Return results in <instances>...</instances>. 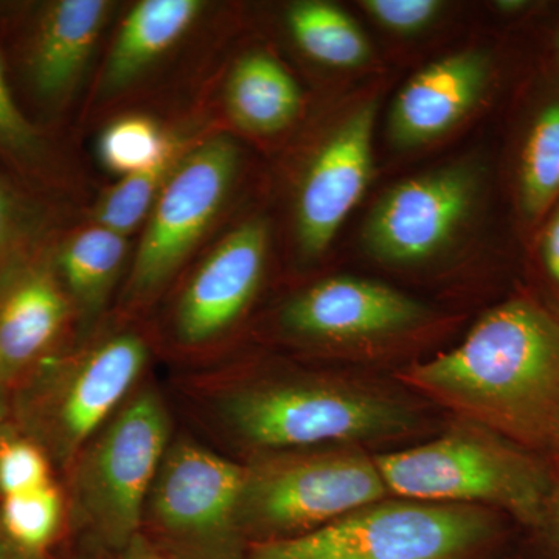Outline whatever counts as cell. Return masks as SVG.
<instances>
[{
    "instance_id": "obj_1",
    "label": "cell",
    "mask_w": 559,
    "mask_h": 559,
    "mask_svg": "<svg viewBox=\"0 0 559 559\" xmlns=\"http://www.w3.org/2000/svg\"><path fill=\"white\" fill-rule=\"evenodd\" d=\"M180 392L194 419L240 462L305 448L367 450L437 430L432 404L396 380L230 364L194 371Z\"/></svg>"
},
{
    "instance_id": "obj_2",
    "label": "cell",
    "mask_w": 559,
    "mask_h": 559,
    "mask_svg": "<svg viewBox=\"0 0 559 559\" xmlns=\"http://www.w3.org/2000/svg\"><path fill=\"white\" fill-rule=\"evenodd\" d=\"M396 381L451 418L557 454L559 318L535 297L496 305L457 347L399 370Z\"/></svg>"
},
{
    "instance_id": "obj_3",
    "label": "cell",
    "mask_w": 559,
    "mask_h": 559,
    "mask_svg": "<svg viewBox=\"0 0 559 559\" xmlns=\"http://www.w3.org/2000/svg\"><path fill=\"white\" fill-rule=\"evenodd\" d=\"M153 337L109 314L76 337L10 400V419L46 450L60 476L148 378Z\"/></svg>"
},
{
    "instance_id": "obj_4",
    "label": "cell",
    "mask_w": 559,
    "mask_h": 559,
    "mask_svg": "<svg viewBox=\"0 0 559 559\" xmlns=\"http://www.w3.org/2000/svg\"><path fill=\"white\" fill-rule=\"evenodd\" d=\"M175 433L167 396L145 378L61 477L69 547L100 557L139 535L143 507Z\"/></svg>"
},
{
    "instance_id": "obj_5",
    "label": "cell",
    "mask_w": 559,
    "mask_h": 559,
    "mask_svg": "<svg viewBox=\"0 0 559 559\" xmlns=\"http://www.w3.org/2000/svg\"><path fill=\"white\" fill-rule=\"evenodd\" d=\"M521 533L498 510L390 496L246 559H516Z\"/></svg>"
},
{
    "instance_id": "obj_6",
    "label": "cell",
    "mask_w": 559,
    "mask_h": 559,
    "mask_svg": "<svg viewBox=\"0 0 559 559\" xmlns=\"http://www.w3.org/2000/svg\"><path fill=\"white\" fill-rule=\"evenodd\" d=\"M374 462L393 498L498 510L522 532L538 521L554 479L550 459L459 418Z\"/></svg>"
},
{
    "instance_id": "obj_7",
    "label": "cell",
    "mask_w": 559,
    "mask_h": 559,
    "mask_svg": "<svg viewBox=\"0 0 559 559\" xmlns=\"http://www.w3.org/2000/svg\"><path fill=\"white\" fill-rule=\"evenodd\" d=\"M241 463V524L249 547L307 535L390 498L374 454L362 448H305Z\"/></svg>"
},
{
    "instance_id": "obj_8",
    "label": "cell",
    "mask_w": 559,
    "mask_h": 559,
    "mask_svg": "<svg viewBox=\"0 0 559 559\" xmlns=\"http://www.w3.org/2000/svg\"><path fill=\"white\" fill-rule=\"evenodd\" d=\"M240 168L241 150L229 135H204L187 154L143 224L114 318L140 322L173 289L229 202Z\"/></svg>"
},
{
    "instance_id": "obj_9",
    "label": "cell",
    "mask_w": 559,
    "mask_h": 559,
    "mask_svg": "<svg viewBox=\"0 0 559 559\" xmlns=\"http://www.w3.org/2000/svg\"><path fill=\"white\" fill-rule=\"evenodd\" d=\"M242 463L175 433L143 507L140 533L170 559H246Z\"/></svg>"
},
{
    "instance_id": "obj_10",
    "label": "cell",
    "mask_w": 559,
    "mask_h": 559,
    "mask_svg": "<svg viewBox=\"0 0 559 559\" xmlns=\"http://www.w3.org/2000/svg\"><path fill=\"white\" fill-rule=\"evenodd\" d=\"M271 231L263 218L242 221L207 250L180 283L165 319V344L207 364L248 316L263 285Z\"/></svg>"
},
{
    "instance_id": "obj_11",
    "label": "cell",
    "mask_w": 559,
    "mask_h": 559,
    "mask_svg": "<svg viewBox=\"0 0 559 559\" xmlns=\"http://www.w3.org/2000/svg\"><path fill=\"white\" fill-rule=\"evenodd\" d=\"M79 334L55 245L39 238L0 267V389L9 403Z\"/></svg>"
},
{
    "instance_id": "obj_12",
    "label": "cell",
    "mask_w": 559,
    "mask_h": 559,
    "mask_svg": "<svg viewBox=\"0 0 559 559\" xmlns=\"http://www.w3.org/2000/svg\"><path fill=\"white\" fill-rule=\"evenodd\" d=\"M430 319L425 304L392 286L330 277L283 301L275 325L283 340L300 347L336 348L403 336Z\"/></svg>"
},
{
    "instance_id": "obj_13",
    "label": "cell",
    "mask_w": 559,
    "mask_h": 559,
    "mask_svg": "<svg viewBox=\"0 0 559 559\" xmlns=\"http://www.w3.org/2000/svg\"><path fill=\"white\" fill-rule=\"evenodd\" d=\"M479 194V176L454 165L396 183L371 210L364 242L389 264H417L447 248L468 221Z\"/></svg>"
},
{
    "instance_id": "obj_14",
    "label": "cell",
    "mask_w": 559,
    "mask_h": 559,
    "mask_svg": "<svg viewBox=\"0 0 559 559\" xmlns=\"http://www.w3.org/2000/svg\"><path fill=\"white\" fill-rule=\"evenodd\" d=\"M377 103L353 110L330 132L301 173L294 200V234L301 259L326 252L366 194L373 171Z\"/></svg>"
},
{
    "instance_id": "obj_15",
    "label": "cell",
    "mask_w": 559,
    "mask_h": 559,
    "mask_svg": "<svg viewBox=\"0 0 559 559\" xmlns=\"http://www.w3.org/2000/svg\"><path fill=\"white\" fill-rule=\"evenodd\" d=\"M114 11L109 0H51L36 10L21 51L22 73L36 100L47 108L72 100Z\"/></svg>"
},
{
    "instance_id": "obj_16",
    "label": "cell",
    "mask_w": 559,
    "mask_h": 559,
    "mask_svg": "<svg viewBox=\"0 0 559 559\" xmlns=\"http://www.w3.org/2000/svg\"><path fill=\"white\" fill-rule=\"evenodd\" d=\"M489 79L491 62L477 50L459 51L419 70L390 109L393 145L415 148L447 134L479 105Z\"/></svg>"
},
{
    "instance_id": "obj_17",
    "label": "cell",
    "mask_w": 559,
    "mask_h": 559,
    "mask_svg": "<svg viewBox=\"0 0 559 559\" xmlns=\"http://www.w3.org/2000/svg\"><path fill=\"white\" fill-rule=\"evenodd\" d=\"M207 3L202 0H142L120 22L103 61L95 95L110 100L139 83L143 76L178 49L202 20Z\"/></svg>"
},
{
    "instance_id": "obj_18",
    "label": "cell",
    "mask_w": 559,
    "mask_h": 559,
    "mask_svg": "<svg viewBox=\"0 0 559 559\" xmlns=\"http://www.w3.org/2000/svg\"><path fill=\"white\" fill-rule=\"evenodd\" d=\"M131 259L130 237L90 221L55 245L58 272L79 318V336L108 318Z\"/></svg>"
},
{
    "instance_id": "obj_19",
    "label": "cell",
    "mask_w": 559,
    "mask_h": 559,
    "mask_svg": "<svg viewBox=\"0 0 559 559\" xmlns=\"http://www.w3.org/2000/svg\"><path fill=\"white\" fill-rule=\"evenodd\" d=\"M224 105L230 120L242 131L274 135L297 120L304 97L296 79L274 55L253 50L231 68L224 87Z\"/></svg>"
},
{
    "instance_id": "obj_20",
    "label": "cell",
    "mask_w": 559,
    "mask_h": 559,
    "mask_svg": "<svg viewBox=\"0 0 559 559\" xmlns=\"http://www.w3.org/2000/svg\"><path fill=\"white\" fill-rule=\"evenodd\" d=\"M286 22L297 47L320 64L352 69L369 61V39L353 17L333 3L296 2L289 7Z\"/></svg>"
},
{
    "instance_id": "obj_21",
    "label": "cell",
    "mask_w": 559,
    "mask_h": 559,
    "mask_svg": "<svg viewBox=\"0 0 559 559\" xmlns=\"http://www.w3.org/2000/svg\"><path fill=\"white\" fill-rule=\"evenodd\" d=\"M201 135H190L173 151L167 159L159 165L139 175L127 176L119 182L103 191L95 204L87 213L90 223L102 224L130 237L132 231L140 229L148 218L151 209L156 204L162 190L165 189L173 175L178 171L180 164L186 159L198 143Z\"/></svg>"
},
{
    "instance_id": "obj_22",
    "label": "cell",
    "mask_w": 559,
    "mask_h": 559,
    "mask_svg": "<svg viewBox=\"0 0 559 559\" xmlns=\"http://www.w3.org/2000/svg\"><path fill=\"white\" fill-rule=\"evenodd\" d=\"M189 134L167 131L146 114H124L110 121L98 140V157L114 175H139L159 165Z\"/></svg>"
},
{
    "instance_id": "obj_23",
    "label": "cell",
    "mask_w": 559,
    "mask_h": 559,
    "mask_svg": "<svg viewBox=\"0 0 559 559\" xmlns=\"http://www.w3.org/2000/svg\"><path fill=\"white\" fill-rule=\"evenodd\" d=\"M521 207L543 216L559 198V103L540 110L530 128L520 173Z\"/></svg>"
},
{
    "instance_id": "obj_24",
    "label": "cell",
    "mask_w": 559,
    "mask_h": 559,
    "mask_svg": "<svg viewBox=\"0 0 559 559\" xmlns=\"http://www.w3.org/2000/svg\"><path fill=\"white\" fill-rule=\"evenodd\" d=\"M0 156L14 170L35 182H47L51 175L49 143L27 119L11 92L5 68L0 61Z\"/></svg>"
},
{
    "instance_id": "obj_25",
    "label": "cell",
    "mask_w": 559,
    "mask_h": 559,
    "mask_svg": "<svg viewBox=\"0 0 559 559\" xmlns=\"http://www.w3.org/2000/svg\"><path fill=\"white\" fill-rule=\"evenodd\" d=\"M43 238L35 213L7 180L0 178V267Z\"/></svg>"
},
{
    "instance_id": "obj_26",
    "label": "cell",
    "mask_w": 559,
    "mask_h": 559,
    "mask_svg": "<svg viewBox=\"0 0 559 559\" xmlns=\"http://www.w3.org/2000/svg\"><path fill=\"white\" fill-rule=\"evenodd\" d=\"M554 479L538 521L521 533L516 559H559V459H550Z\"/></svg>"
},
{
    "instance_id": "obj_27",
    "label": "cell",
    "mask_w": 559,
    "mask_h": 559,
    "mask_svg": "<svg viewBox=\"0 0 559 559\" xmlns=\"http://www.w3.org/2000/svg\"><path fill=\"white\" fill-rule=\"evenodd\" d=\"M362 9L388 31L412 35L432 24L443 10V3L439 0H366Z\"/></svg>"
},
{
    "instance_id": "obj_28",
    "label": "cell",
    "mask_w": 559,
    "mask_h": 559,
    "mask_svg": "<svg viewBox=\"0 0 559 559\" xmlns=\"http://www.w3.org/2000/svg\"><path fill=\"white\" fill-rule=\"evenodd\" d=\"M540 260L546 277L559 297V205L544 230Z\"/></svg>"
},
{
    "instance_id": "obj_29",
    "label": "cell",
    "mask_w": 559,
    "mask_h": 559,
    "mask_svg": "<svg viewBox=\"0 0 559 559\" xmlns=\"http://www.w3.org/2000/svg\"><path fill=\"white\" fill-rule=\"evenodd\" d=\"M92 557V555H91ZM95 559H170L162 555L159 550L154 549L153 546L143 538L142 535L135 536L127 546L110 554L94 557Z\"/></svg>"
},
{
    "instance_id": "obj_30",
    "label": "cell",
    "mask_w": 559,
    "mask_h": 559,
    "mask_svg": "<svg viewBox=\"0 0 559 559\" xmlns=\"http://www.w3.org/2000/svg\"><path fill=\"white\" fill-rule=\"evenodd\" d=\"M0 559H27L11 544L9 536L3 532L2 524H0Z\"/></svg>"
},
{
    "instance_id": "obj_31",
    "label": "cell",
    "mask_w": 559,
    "mask_h": 559,
    "mask_svg": "<svg viewBox=\"0 0 559 559\" xmlns=\"http://www.w3.org/2000/svg\"><path fill=\"white\" fill-rule=\"evenodd\" d=\"M10 421V403L3 390L0 389V429Z\"/></svg>"
},
{
    "instance_id": "obj_32",
    "label": "cell",
    "mask_w": 559,
    "mask_h": 559,
    "mask_svg": "<svg viewBox=\"0 0 559 559\" xmlns=\"http://www.w3.org/2000/svg\"><path fill=\"white\" fill-rule=\"evenodd\" d=\"M55 559H95L91 557V555L84 554L75 547H68V549L62 550L60 555H58Z\"/></svg>"
},
{
    "instance_id": "obj_33",
    "label": "cell",
    "mask_w": 559,
    "mask_h": 559,
    "mask_svg": "<svg viewBox=\"0 0 559 559\" xmlns=\"http://www.w3.org/2000/svg\"><path fill=\"white\" fill-rule=\"evenodd\" d=\"M500 10L518 11L524 9L525 2H499Z\"/></svg>"
},
{
    "instance_id": "obj_34",
    "label": "cell",
    "mask_w": 559,
    "mask_h": 559,
    "mask_svg": "<svg viewBox=\"0 0 559 559\" xmlns=\"http://www.w3.org/2000/svg\"><path fill=\"white\" fill-rule=\"evenodd\" d=\"M551 459H559V433H558V447H557V454L554 455Z\"/></svg>"
},
{
    "instance_id": "obj_35",
    "label": "cell",
    "mask_w": 559,
    "mask_h": 559,
    "mask_svg": "<svg viewBox=\"0 0 559 559\" xmlns=\"http://www.w3.org/2000/svg\"><path fill=\"white\" fill-rule=\"evenodd\" d=\"M558 49H559V38H558Z\"/></svg>"
}]
</instances>
